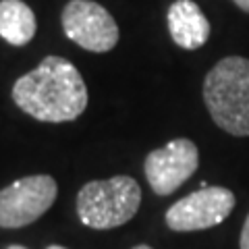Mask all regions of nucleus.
Here are the masks:
<instances>
[{"label": "nucleus", "mask_w": 249, "mask_h": 249, "mask_svg": "<svg viewBox=\"0 0 249 249\" xmlns=\"http://www.w3.org/2000/svg\"><path fill=\"white\" fill-rule=\"evenodd\" d=\"M65 36L88 52H110L119 44V25L102 4L93 0H71L62 9Z\"/></svg>", "instance_id": "obj_5"}, {"label": "nucleus", "mask_w": 249, "mask_h": 249, "mask_svg": "<svg viewBox=\"0 0 249 249\" xmlns=\"http://www.w3.org/2000/svg\"><path fill=\"white\" fill-rule=\"evenodd\" d=\"M199 166L197 145L187 137H178L168 142L145 156L143 170L152 191L160 197L175 193L185 181L196 175Z\"/></svg>", "instance_id": "obj_7"}, {"label": "nucleus", "mask_w": 249, "mask_h": 249, "mask_svg": "<svg viewBox=\"0 0 249 249\" xmlns=\"http://www.w3.org/2000/svg\"><path fill=\"white\" fill-rule=\"evenodd\" d=\"M173 42L183 50H197L210 40V21L193 0H175L166 13Z\"/></svg>", "instance_id": "obj_8"}, {"label": "nucleus", "mask_w": 249, "mask_h": 249, "mask_svg": "<svg viewBox=\"0 0 249 249\" xmlns=\"http://www.w3.org/2000/svg\"><path fill=\"white\" fill-rule=\"evenodd\" d=\"M232 2H235L243 13H249V0H232Z\"/></svg>", "instance_id": "obj_11"}, {"label": "nucleus", "mask_w": 249, "mask_h": 249, "mask_svg": "<svg viewBox=\"0 0 249 249\" xmlns=\"http://www.w3.org/2000/svg\"><path fill=\"white\" fill-rule=\"evenodd\" d=\"M133 249H154V247H150V245H137V247H133Z\"/></svg>", "instance_id": "obj_14"}, {"label": "nucleus", "mask_w": 249, "mask_h": 249, "mask_svg": "<svg viewBox=\"0 0 249 249\" xmlns=\"http://www.w3.org/2000/svg\"><path fill=\"white\" fill-rule=\"evenodd\" d=\"M142 206V187L133 177L119 175L89 181L77 193V216L89 229L108 231L127 224Z\"/></svg>", "instance_id": "obj_3"}, {"label": "nucleus", "mask_w": 249, "mask_h": 249, "mask_svg": "<svg viewBox=\"0 0 249 249\" xmlns=\"http://www.w3.org/2000/svg\"><path fill=\"white\" fill-rule=\"evenodd\" d=\"M235 193L227 187H201L168 208L166 227L175 232L206 231L224 222L235 210Z\"/></svg>", "instance_id": "obj_6"}, {"label": "nucleus", "mask_w": 249, "mask_h": 249, "mask_svg": "<svg viewBox=\"0 0 249 249\" xmlns=\"http://www.w3.org/2000/svg\"><path fill=\"white\" fill-rule=\"evenodd\" d=\"M15 104L42 123H71L88 108V88L71 60L46 56L13 85Z\"/></svg>", "instance_id": "obj_1"}, {"label": "nucleus", "mask_w": 249, "mask_h": 249, "mask_svg": "<svg viewBox=\"0 0 249 249\" xmlns=\"http://www.w3.org/2000/svg\"><path fill=\"white\" fill-rule=\"evenodd\" d=\"M241 249H249V214L243 222V229H241V239H239Z\"/></svg>", "instance_id": "obj_10"}, {"label": "nucleus", "mask_w": 249, "mask_h": 249, "mask_svg": "<svg viewBox=\"0 0 249 249\" xmlns=\"http://www.w3.org/2000/svg\"><path fill=\"white\" fill-rule=\"evenodd\" d=\"M6 249H27V247H23V245H11V247H6Z\"/></svg>", "instance_id": "obj_13"}, {"label": "nucleus", "mask_w": 249, "mask_h": 249, "mask_svg": "<svg viewBox=\"0 0 249 249\" xmlns=\"http://www.w3.org/2000/svg\"><path fill=\"white\" fill-rule=\"evenodd\" d=\"M46 249H67V247H62V245H48Z\"/></svg>", "instance_id": "obj_12"}, {"label": "nucleus", "mask_w": 249, "mask_h": 249, "mask_svg": "<svg viewBox=\"0 0 249 249\" xmlns=\"http://www.w3.org/2000/svg\"><path fill=\"white\" fill-rule=\"evenodd\" d=\"M58 185L50 175L17 178L0 189V229H23L42 218L56 201Z\"/></svg>", "instance_id": "obj_4"}, {"label": "nucleus", "mask_w": 249, "mask_h": 249, "mask_svg": "<svg viewBox=\"0 0 249 249\" xmlns=\"http://www.w3.org/2000/svg\"><path fill=\"white\" fill-rule=\"evenodd\" d=\"M37 31L36 15L23 0H0V37L11 46H27Z\"/></svg>", "instance_id": "obj_9"}, {"label": "nucleus", "mask_w": 249, "mask_h": 249, "mask_svg": "<svg viewBox=\"0 0 249 249\" xmlns=\"http://www.w3.org/2000/svg\"><path fill=\"white\" fill-rule=\"evenodd\" d=\"M204 104L212 121L232 137H249V58L227 56L204 79Z\"/></svg>", "instance_id": "obj_2"}]
</instances>
